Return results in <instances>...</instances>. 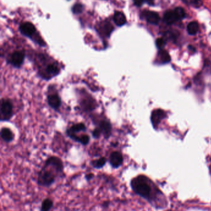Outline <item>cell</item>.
Wrapping results in <instances>:
<instances>
[{
	"mask_svg": "<svg viewBox=\"0 0 211 211\" xmlns=\"http://www.w3.org/2000/svg\"><path fill=\"white\" fill-rule=\"evenodd\" d=\"M163 20L165 23L168 25L173 24V23L178 20L174 11H168L165 12L163 17Z\"/></svg>",
	"mask_w": 211,
	"mask_h": 211,
	"instance_id": "5bb4252c",
	"label": "cell"
},
{
	"mask_svg": "<svg viewBox=\"0 0 211 211\" xmlns=\"http://www.w3.org/2000/svg\"><path fill=\"white\" fill-rule=\"evenodd\" d=\"M1 136L2 139L6 142H11L14 138L12 132L8 128H2L1 130Z\"/></svg>",
	"mask_w": 211,
	"mask_h": 211,
	"instance_id": "9a60e30c",
	"label": "cell"
},
{
	"mask_svg": "<svg viewBox=\"0 0 211 211\" xmlns=\"http://www.w3.org/2000/svg\"><path fill=\"white\" fill-rule=\"evenodd\" d=\"M101 134H102L101 130H100V128L99 127L95 128L94 130V131L92 132V136L95 138H99Z\"/></svg>",
	"mask_w": 211,
	"mask_h": 211,
	"instance_id": "83f0119b",
	"label": "cell"
},
{
	"mask_svg": "<svg viewBox=\"0 0 211 211\" xmlns=\"http://www.w3.org/2000/svg\"><path fill=\"white\" fill-rule=\"evenodd\" d=\"M53 207V201L50 198H46L42 203L40 211H50Z\"/></svg>",
	"mask_w": 211,
	"mask_h": 211,
	"instance_id": "ffe728a7",
	"label": "cell"
},
{
	"mask_svg": "<svg viewBox=\"0 0 211 211\" xmlns=\"http://www.w3.org/2000/svg\"><path fill=\"white\" fill-rule=\"evenodd\" d=\"M106 159L105 157H101V158L93 160L91 162V165L96 169L102 168L105 166L106 163Z\"/></svg>",
	"mask_w": 211,
	"mask_h": 211,
	"instance_id": "ac0fdd59",
	"label": "cell"
},
{
	"mask_svg": "<svg viewBox=\"0 0 211 211\" xmlns=\"http://www.w3.org/2000/svg\"><path fill=\"white\" fill-rule=\"evenodd\" d=\"M89 137L87 135L82 134L77 137L76 141L80 143L82 145H87L89 142Z\"/></svg>",
	"mask_w": 211,
	"mask_h": 211,
	"instance_id": "7402d4cb",
	"label": "cell"
},
{
	"mask_svg": "<svg viewBox=\"0 0 211 211\" xmlns=\"http://www.w3.org/2000/svg\"><path fill=\"white\" fill-rule=\"evenodd\" d=\"M83 8H84V6L81 4L76 3L73 6L72 11L74 14H77L82 12V11H83Z\"/></svg>",
	"mask_w": 211,
	"mask_h": 211,
	"instance_id": "d4e9b609",
	"label": "cell"
},
{
	"mask_svg": "<svg viewBox=\"0 0 211 211\" xmlns=\"http://www.w3.org/2000/svg\"><path fill=\"white\" fill-rule=\"evenodd\" d=\"M86 130V127L85 124L83 123H78L73 125L72 127L68 128L66 131V134L70 138L74 141H76L78 137L77 134L80 132H85Z\"/></svg>",
	"mask_w": 211,
	"mask_h": 211,
	"instance_id": "8992f818",
	"label": "cell"
},
{
	"mask_svg": "<svg viewBox=\"0 0 211 211\" xmlns=\"http://www.w3.org/2000/svg\"><path fill=\"white\" fill-rule=\"evenodd\" d=\"M101 30L102 34H104L106 37H109L110 34L113 30V25L108 22H104L101 27Z\"/></svg>",
	"mask_w": 211,
	"mask_h": 211,
	"instance_id": "d6986e66",
	"label": "cell"
},
{
	"mask_svg": "<svg viewBox=\"0 0 211 211\" xmlns=\"http://www.w3.org/2000/svg\"><path fill=\"white\" fill-rule=\"evenodd\" d=\"M158 57L163 63H168L170 61L171 58L168 53L163 50H160L158 53Z\"/></svg>",
	"mask_w": 211,
	"mask_h": 211,
	"instance_id": "44dd1931",
	"label": "cell"
},
{
	"mask_svg": "<svg viewBox=\"0 0 211 211\" xmlns=\"http://www.w3.org/2000/svg\"><path fill=\"white\" fill-rule=\"evenodd\" d=\"M94 177V175L92 173H87L85 175V178L87 181H91L92 179H93Z\"/></svg>",
	"mask_w": 211,
	"mask_h": 211,
	"instance_id": "f1b7e54d",
	"label": "cell"
},
{
	"mask_svg": "<svg viewBox=\"0 0 211 211\" xmlns=\"http://www.w3.org/2000/svg\"><path fill=\"white\" fill-rule=\"evenodd\" d=\"M81 106L82 109L86 112L93 110L97 106L96 100L91 96L82 98L81 101Z\"/></svg>",
	"mask_w": 211,
	"mask_h": 211,
	"instance_id": "9c48e42d",
	"label": "cell"
},
{
	"mask_svg": "<svg viewBox=\"0 0 211 211\" xmlns=\"http://www.w3.org/2000/svg\"><path fill=\"white\" fill-rule=\"evenodd\" d=\"M25 59V54L21 51H16L12 53L7 59L8 64L15 68L19 69L22 65Z\"/></svg>",
	"mask_w": 211,
	"mask_h": 211,
	"instance_id": "5b68a950",
	"label": "cell"
},
{
	"mask_svg": "<svg viewBox=\"0 0 211 211\" xmlns=\"http://www.w3.org/2000/svg\"><path fill=\"white\" fill-rule=\"evenodd\" d=\"M181 1H182L183 2L188 4V0H181Z\"/></svg>",
	"mask_w": 211,
	"mask_h": 211,
	"instance_id": "1f68e13d",
	"label": "cell"
},
{
	"mask_svg": "<svg viewBox=\"0 0 211 211\" xmlns=\"http://www.w3.org/2000/svg\"><path fill=\"white\" fill-rule=\"evenodd\" d=\"M190 4L196 8H199L203 4V1L202 0H190Z\"/></svg>",
	"mask_w": 211,
	"mask_h": 211,
	"instance_id": "484cf974",
	"label": "cell"
},
{
	"mask_svg": "<svg viewBox=\"0 0 211 211\" xmlns=\"http://www.w3.org/2000/svg\"><path fill=\"white\" fill-rule=\"evenodd\" d=\"M109 162L112 168L115 169L119 168L123 162V157L122 154L118 151L112 152L110 155Z\"/></svg>",
	"mask_w": 211,
	"mask_h": 211,
	"instance_id": "52a82bcc",
	"label": "cell"
},
{
	"mask_svg": "<svg viewBox=\"0 0 211 211\" xmlns=\"http://www.w3.org/2000/svg\"><path fill=\"white\" fill-rule=\"evenodd\" d=\"M64 176V165L61 159L56 156L47 159L38 174L37 183L40 186L49 188L56 180Z\"/></svg>",
	"mask_w": 211,
	"mask_h": 211,
	"instance_id": "6da1fadb",
	"label": "cell"
},
{
	"mask_svg": "<svg viewBox=\"0 0 211 211\" xmlns=\"http://www.w3.org/2000/svg\"><path fill=\"white\" fill-rule=\"evenodd\" d=\"M113 20L115 23L118 26H122L126 22V19L124 14L120 11H117L115 13L113 16Z\"/></svg>",
	"mask_w": 211,
	"mask_h": 211,
	"instance_id": "2e32d148",
	"label": "cell"
},
{
	"mask_svg": "<svg viewBox=\"0 0 211 211\" xmlns=\"http://www.w3.org/2000/svg\"><path fill=\"white\" fill-rule=\"evenodd\" d=\"M99 128L101 130L102 133L104 135L106 139H108L111 133V124L110 121L106 120H102L99 123Z\"/></svg>",
	"mask_w": 211,
	"mask_h": 211,
	"instance_id": "7c38bea8",
	"label": "cell"
},
{
	"mask_svg": "<svg viewBox=\"0 0 211 211\" xmlns=\"http://www.w3.org/2000/svg\"><path fill=\"white\" fill-rule=\"evenodd\" d=\"M13 115V106L11 100L2 99L0 106V120L8 121Z\"/></svg>",
	"mask_w": 211,
	"mask_h": 211,
	"instance_id": "3957f363",
	"label": "cell"
},
{
	"mask_svg": "<svg viewBox=\"0 0 211 211\" xmlns=\"http://www.w3.org/2000/svg\"><path fill=\"white\" fill-rule=\"evenodd\" d=\"M133 2L134 3V4L138 6V7H140L143 5V2H144V0H133Z\"/></svg>",
	"mask_w": 211,
	"mask_h": 211,
	"instance_id": "f546056e",
	"label": "cell"
},
{
	"mask_svg": "<svg viewBox=\"0 0 211 211\" xmlns=\"http://www.w3.org/2000/svg\"><path fill=\"white\" fill-rule=\"evenodd\" d=\"M165 117V114L163 110L160 109L154 110L151 115V121L153 126L156 127L160 122L161 120H162Z\"/></svg>",
	"mask_w": 211,
	"mask_h": 211,
	"instance_id": "4fadbf2b",
	"label": "cell"
},
{
	"mask_svg": "<svg viewBox=\"0 0 211 211\" xmlns=\"http://www.w3.org/2000/svg\"><path fill=\"white\" fill-rule=\"evenodd\" d=\"M156 44L158 49L162 50L165 45V40L162 38H158L156 42Z\"/></svg>",
	"mask_w": 211,
	"mask_h": 211,
	"instance_id": "4316f807",
	"label": "cell"
},
{
	"mask_svg": "<svg viewBox=\"0 0 211 211\" xmlns=\"http://www.w3.org/2000/svg\"><path fill=\"white\" fill-rule=\"evenodd\" d=\"M199 29L198 23L196 21H192L190 22L187 26V32L190 35H195L198 33Z\"/></svg>",
	"mask_w": 211,
	"mask_h": 211,
	"instance_id": "e0dca14e",
	"label": "cell"
},
{
	"mask_svg": "<svg viewBox=\"0 0 211 211\" xmlns=\"http://www.w3.org/2000/svg\"><path fill=\"white\" fill-rule=\"evenodd\" d=\"M142 18L146 19V20L151 24L157 25L160 21V16L158 13L154 11H144L141 13Z\"/></svg>",
	"mask_w": 211,
	"mask_h": 211,
	"instance_id": "ba28073f",
	"label": "cell"
},
{
	"mask_svg": "<svg viewBox=\"0 0 211 211\" xmlns=\"http://www.w3.org/2000/svg\"><path fill=\"white\" fill-rule=\"evenodd\" d=\"M20 31L25 36L31 37L35 32L36 29L34 25L29 22L23 23L20 26Z\"/></svg>",
	"mask_w": 211,
	"mask_h": 211,
	"instance_id": "8fae6325",
	"label": "cell"
},
{
	"mask_svg": "<svg viewBox=\"0 0 211 211\" xmlns=\"http://www.w3.org/2000/svg\"><path fill=\"white\" fill-rule=\"evenodd\" d=\"M179 34L176 31H168L165 33V37L169 40H175L178 36Z\"/></svg>",
	"mask_w": 211,
	"mask_h": 211,
	"instance_id": "cb8c5ba5",
	"label": "cell"
},
{
	"mask_svg": "<svg viewBox=\"0 0 211 211\" xmlns=\"http://www.w3.org/2000/svg\"><path fill=\"white\" fill-rule=\"evenodd\" d=\"M40 76L46 80L52 79L53 77L59 75L60 69L56 63H50L45 65V68L39 71Z\"/></svg>",
	"mask_w": 211,
	"mask_h": 211,
	"instance_id": "277c9868",
	"label": "cell"
},
{
	"mask_svg": "<svg viewBox=\"0 0 211 211\" xmlns=\"http://www.w3.org/2000/svg\"><path fill=\"white\" fill-rule=\"evenodd\" d=\"M133 191L138 195L148 198L150 196L151 187L148 183V178L144 175H139L133 178L130 183Z\"/></svg>",
	"mask_w": 211,
	"mask_h": 211,
	"instance_id": "7a4b0ae2",
	"label": "cell"
},
{
	"mask_svg": "<svg viewBox=\"0 0 211 211\" xmlns=\"http://www.w3.org/2000/svg\"><path fill=\"white\" fill-rule=\"evenodd\" d=\"M173 11L178 20H182L185 17L186 14H185V12L183 8L181 7H176Z\"/></svg>",
	"mask_w": 211,
	"mask_h": 211,
	"instance_id": "603a6c76",
	"label": "cell"
},
{
	"mask_svg": "<svg viewBox=\"0 0 211 211\" xmlns=\"http://www.w3.org/2000/svg\"><path fill=\"white\" fill-rule=\"evenodd\" d=\"M144 1L149 5H153L154 3V0H144Z\"/></svg>",
	"mask_w": 211,
	"mask_h": 211,
	"instance_id": "4dcf8cb0",
	"label": "cell"
},
{
	"mask_svg": "<svg viewBox=\"0 0 211 211\" xmlns=\"http://www.w3.org/2000/svg\"><path fill=\"white\" fill-rule=\"evenodd\" d=\"M47 101L49 106L55 110H58L61 105V100L57 93L48 95Z\"/></svg>",
	"mask_w": 211,
	"mask_h": 211,
	"instance_id": "30bf717a",
	"label": "cell"
}]
</instances>
